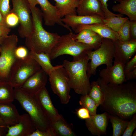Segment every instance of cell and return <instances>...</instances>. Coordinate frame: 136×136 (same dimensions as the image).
Listing matches in <instances>:
<instances>
[{"mask_svg": "<svg viewBox=\"0 0 136 136\" xmlns=\"http://www.w3.org/2000/svg\"><path fill=\"white\" fill-rule=\"evenodd\" d=\"M97 81L103 95V100L100 105L102 111L126 120L136 113L135 82L119 85L106 84L100 78Z\"/></svg>", "mask_w": 136, "mask_h": 136, "instance_id": "obj_1", "label": "cell"}, {"mask_svg": "<svg viewBox=\"0 0 136 136\" xmlns=\"http://www.w3.org/2000/svg\"><path fill=\"white\" fill-rule=\"evenodd\" d=\"M33 22V30L25 38V44L30 50L38 53H44L50 55L60 37L56 33L49 32L43 26V17L38 8L30 6Z\"/></svg>", "mask_w": 136, "mask_h": 136, "instance_id": "obj_2", "label": "cell"}, {"mask_svg": "<svg viewBox=\"0 0 136 136\" xmlns=\"http://www.w3.org/2000/svg\"><path fill=\"white\" fill-rule=\"evenodd\" d=\"M89 60L87 56L79 60H64L62 64L69 77L71 89L77 93L81 95L88 94L91 89L89 78L87 73Z\"/></svg>", "mask_w": 136, "mask_h": 136, "instance_id": "obj_3", "label": "cell"}, {"mask_svg": "<svg viewBox=\"0 0 136 136\" xmlns=\"http://www.w3.org/2000/svg\"><path fill=\"white\" fill-rule=\"evenodd\" d=\"M15 99L29 115L36 129L43 131L52 129L51 123L45 115L35 95L29 94L20 88H14Z\"/></svg>", "mask_w": 136, "mask_h": 136, "instance_id": "obj_4", "label": "cell"}, {"mask_svg": "<svg viewBox=\"0 0 136 136\" xmlns=\"http://www.w3.org/2000/svg\"><path fill=\"white\" fill-rule=\"evenodd\" d=\"M76 37V34L72 32L60 36L49 55L51 60L68 55L73 56V61L77 60L86 56L88 51L94 49L91 46L77 41Z\"/></svg>", "mask_w": 136, "mask_h": 136, "instance_id": "obj_5", "label": "cell"}, {"mask_svg": "<svg viewBox=\"0 0 136 136\" xmlns=\"http://www.w3.org/2000/svg\"><path fill=\"white\" fill-rule=\"evenodd\" d=\"M87 56L91 61L88 63L87 73L90 78L95 75L96 70L100 65L105 64L106 67L112 66L114 56V47L112 40L103 38L101 45L97 49L87 53Z\"/></svg>", "mask_w": 136, "mask_h": 136, "instance_id": "obj_6", "label": "cell"}, {"mask_svg": "<svg viewBox=\"0 0 136 136\" xmlns=\"http://www.w3.org/2000/svg\"><path fill=\"white\" fill-rule=\"evenodd\" d=\"M18 41L15 34L8 35L3 39L0 53V81L9 82L11 70L18 60L15 51Z\"/></svg>", "mask_w": 136, "mask_h": 136, "instance_id": "obj_7", "label": "cell"}, {"mask_svg": "<svg viewBox=\"0 0 136 136\" xmlns=\"http://www.w3.org/2000/svg\"><path fill=\"white\" fill-rule=\"evenodd\" d=\"M41 68L29 55L25 59L17 61L11 71L9 82L14 88H20L29 77Z\"/></svg>", "mask_w": 136, "mask_h": 136, "instance_id": "obj_8", "label": "cell"}, {"mask_svg": "<svg viewBox=\"0 0 136 136\" xmlns=\"http://www.w3.org/2000/svg\"><path fill=\"white\" fill-rule=\"evenodd\" d=\"M48 76L54 93L58 96L61 103L68 104L71 98V88L68 75L63 65H59Z\"/></svg>", "mask_w": 136, "mask_h": 136, "instance_id": "obj_9", "label": "cell"}, {"mask_svg": "<svg viewBox=\"0 0 136 136\" xmlns=\"http://www.w3.org/2000/svg\"><path fill=\"white\" fill-rule=\"evenodd\" d=\"M12 8L10 11L18 16L20 26L18 32L20 36L25 38L31 34L33 22L30 6L27 0H11Z\"/></svg>", "mask_w": 136, "mask_h": 136, "instance_id": "obj_10", "label": "cell"}, {"mask_svg": "<svg viewBox=\"0 0 136 136\" xmlns=\"http://www.w3.org/2000/svg\"><path fill=\"white\" fill-rule=\"evenodd\" d=\"M114 47V62L119 63L124 66L136 51V39L123 41H113Z\"/></svg>", "mask_w": 136, "mask_h": 136, "instance_id": "obj_11", "label": "cell"}, {"mask_svg": "<svg viewBox=\"0 0 136 136\" xmlns=\"http://www.w3.org/2000/svg\"><path fill=\"white\" fill-rule=\"evenodd\" d=\"M6 136H30L36 129L31 118L27 113L20 115L18 122L15 125L7 126Z\"/></svg>", "mask_w": 136, "mask_h": 136, "instance_id": "obj_12", "label": "cell"}, {"mask_svg": "<svg viewBox=\"0 0 136 136\" xmlns=\"http://www.w3.org/2000/svg\"><path fill=\"white\" fill-rule=\"evenodd\" d=\"M99 75L101 80L106 84L119 85L127 81L124 66L118 62H114L112 66L102 69Z\"/></svg>", "mask_w": 136, "mask_h": 136, "instance_id": "obj_13", "label": "cell"}, {"mask_svg": "<svg viewBox=\"0 0 136 136\" xmlns=\"http://www.w3.org/2000/svg\"><path fill=\"white\" fill-rule=\"evenodd\" d=\"M41 8L43 19L45 25L52 26L57 24L67 29L70 32L71 28L62 21L58 14L57 9L48 0H36Z\"/></svg>", "mask_w": 136, "mask_h": 136, "instance_id": "obj_14", "label": "cell"}, {"mask_svg": "<svg viewBox=\"0 0 136 136\" xmlns=\"http://www.w3.org/2000/svg\"><path fill=\"white\" fill-rule=\"evenodd\" d=\"M46 116L52 123L61 116L53 105L49 92L46 87L41 89L35 95Z\"/></svg>", "mask_w": 136, "mask_h": 136, "instance_id": "obj_15", "label": "cell"}, {"mask_svg": "<svg viewBox=\"0 0 136 136\" xmlns=\"http://www.w3.org/2000/svg\"><path fill=\"white\" fill-rule=\"evenodd\" d=\"M109 117V114L106 112L90 115V118L85 120L86 126L93 135L99 136L106 134Z\"/></svg>", "mask_w": 136, "mask_h": 136, "instance_id": "obj_16", "label": "cell"}, {"mask_svg": "<svg viewBox=\"0 0 136 136\" xmlns=\"http://www.w3.org/2000/svg\"><path fill=\"white\" fill-rule=\"evenodd\" d=\"M48 75L41 68L29 77L20 88L29 94L35 95L41 89L45 87Z\"/></svg>", "mask_w": 136, "mask_h": 136, "instance_id": "obj_17", "label": "cell"}, {"mask_svg": "<svg viewBox=\"0 0 136 136\" xmlns=\"http://www.w3.org/2000/svg\"><path fill=\"white\" fill-rule=\"evenodd\" d=\"M76 12L79 16H96L105 18L99 0H80Z\"/></svg>", "mask_w": 136, "mask_h": 136, "instance_id": "obj_18", "label": "cell"}, {"mask_svg": "<svg viewBox=\"0 0 136 136\" xmlns=\"http://www.w3.org/2000/svg\"><path fill=\"white\" fill-rule=\"evenodd\" d=\"M103 18L96 16L69 15L62 18V21L74 31L79 25H89L96 23L104 24Z\"/></svg>", "mask_w": 136, "mask_h": 136, "instance_id": "obj_19", "label": "cell"}, {"mask_svg": "<svg viewBox=\"0 0 136 136\" xmlns=\"http://www.w3.org/2000/svg\"><path fill=\"white\" fill-rule=\"evenodd\" d=\"M86 29L93 31L103 38L110 39L113 41L118 40L117 32L104 24L79 25L77 26L74 31L76 33L78 34L82 30Z\"/></svg>", "mask_w": 136, "mask_h": 136, "instance_id": "obj_20", "label": "cell"}, {"mask_svg": "<svg viewBox=\"0 0 136 136\" xmlns=\"http://www.w3.org/2000/svg\"><path fill=\"white\" fill-rule=\"evenodd\" d=\"M0 117L7 126H12L18 122L20 115L12 103L0 104Z\"/></svg>", "mask_w": 136, "mask_h": 136, "instance_id": "obj_21", "label": "cell"}, {"mask_svg": "<svg viewBox=\"0 0 136 136\" xmlns=\"http://www.w3.org/2000/svg\"><path fill=\"white\" fill-rule=\"evenodd\" d=\"M119 2L112 6V10L127 15L130 21H136V0H122Z\"/></svg>", "mask_w": 136, "mask_h": 136, "instance_id": "obj_22", "label": "cell"}, {"mask_svg": "<svg viewBox=\"0 0 136 136\" xmlns=\"http://www.w3.org/2000/svg\"><path fill=\"white\" fill-rule=\"evenodd\" d=\"M59 17L77 15L76 8L80 0H54Z\"/></svg>", "mask_w": 136, "mask_h": 136, "instance_id": "obj_23", "label": "cell"}, {"mask_svg": "<svg viewBox=\"0 0 136 136\" xmlns=\"http://www.w3.org/2000/svg\"><path fill=\"white\" fill-rule=\"evenodd\" d=\"M51 127L56 136H75L72 124L68 123L61 115L58 120L51 123Z\"/></svg>", "mask_w": 136, "mask_h": 136, "instance_id": "obj_24", "label": "cell"}, {"mask_svg": "<svg viewBox=\"0 0 136 136\" xmlns=\"http://www.w3.org/2000/svg\"><path fill=\"white\" fill-rule=\"evenodd\" d=\"M29 55L48 75L59 66V65L55 66L52 65L49 56L47 54L43 53H38L30 51Z\"/></svg>", "mask_w": 136, "mask_h": 136, "instance_id": "obj_25", "label": "cell"}, {"mask_svg": "<svg viewBox=\"0 0 136 136\" xmlns=\"http://www.w3.org/2000/svg\"><path fill=\"white\" fill-rule=\"evenodd\" d=\"M14 99V88L11 84L0 81V104L12 103Z\"/></svg>", "mask_w": 136, "mask_h": 136, "instance_id": "obj_26", "label": "cell"}, {"mask_svg": "<svg viewBox=\"0 0 136 136\" xmlns=\"http://www.w3.org/2000/svg\"><path fill=\"white\" fill-rule=\"evenodd\" d=\"M109 120L112 124L113 136L122 135L127 125L128 121L118 116L109 114Z\"/></svg>", "mask_w": 136, "mask_h": 136, "instance_id": "obj_27", "label": "cell"}, {"mask_svg": "<svg viewBox=\"0 0 136 136\" xmlns=\"http://www.w3.org/2000/svg\"><path fill=\"white\" fill-rule=\"evenodd\" d=\"M129 18L122 16H112L103 19L104 24L117 32Z\"/></svg>", "mask_w": 136, "mask_h": 136, "instance_id": "obj_28", "label": "cell"}, {"mask_svg": "<svg viewBox=\"0 0 136 136\" xmlns=\"http://www.w3.org/2000/svg\"><path fill=\"white\" fill-rule=\"evenodd\" d=\"M91 89L88 94L98 107L102 103L103 95L97 81H93L90 83Z\"/></svg>", "mask_w": 136, "mask_h": 136, "instance_id": "obj_29", "label": "cell"}, {"mask_svg": "<svg viewBox=\"0 0 136 136\" xmlns=\"http://www.w3.org/2000/svg\"><path fill=\"white\" fill-rule=\"evenodd\" d=\"M79 104L82 107L85 108L88 110L90 115L96 114L98 106L88 94L82 95Z\"/></svg>", "mask_w": 136, "mask_h": 136, "instance_id": "obj_30", "label": "cell"}, {"mask_svg": "<svg viewBox=\"0 0 136 136\" xmlns=\"http://www.w3.org/2000/svg\"><path fill=\"white\" fill-rule=\"evenodd\" d=\"M130 20L127 19L117 32L118 40L123 41L131 39L130 30Z\"/></svg>", "mask_w": 136, "mask_h": 136, "instance_id": "obj_31", "label": "cell"}, {"mask_svg": "<svg viewBox=\"0 0 136 136\" xmlns=\"http://www.w3.org/2000/svg\"><path fill=\"white\" fill-rule=\"evenodd\" d=\"M103 38L100 36L96 34L82 40H76L78 42L91 46L94 48V50H95L100 46Z\"/></svg>", "mask_w": 136, "mask_h": 136, "instance_id": "obj_32", "label": "cell"}, {"mask_svg": "<svg viewBox=\"0 0 136 136\" xmlns=\"http://www.w3.org/2000/svg\"><path fill=\"white\" fill-rule=\"evenodd\" d=\"M6 24L9 27H13L16 26L19 23V18L17 15L10 11L5 18Z\"/></svg>", "mask_w": 136, "mask_h": 136, "instance_id": "obj_33", "label": "cell"}, {"mask_svg": "<svg viewBox=\"0 0 136 136\" xmlns=\"http://www.w3.org/2000/svg\"><path fill=\"white\" fill-rule=\"evenodd\" d=\"M136 127V114H134L130 120L128 122L122 136H131Z\"/></svg>", "mask_w": 136, "mask_h": 136, "instance_id": "obj_34", "label": "cell"}, {"mask_svg": "<svg viewBox=\"0 0 136 136\" xmlns=\"http://www.w3.org/2000/svg\"><path fill=\"white\" fill-rule=\"evenodd\" d=\"M15 54L17 59H24L29 56V52L25 47L21 46L16 48L15 51Z\"/></svg>", "mask_w": 136, "mask_h": 136, "instance_id": "obj_35", "label": "cell"}, {"mask_svg": "<svg viewBox=\"0 0 136 136\" xmlns=\"http://www.w3.org/2000/svg\"><path fill=\"white\" fill-rule=\"evenodd\" d=\"M101 3L102 8L105 15V18L112 16H123V15L119 14H116L112 13L108 8L107 2L109 0H99Z\"/></svg>", "mask_w": 136, "mask_h": 136, "instance_id": "obj_36", "label": "cell"}, {"mask_svg": "<svg viewBox=\"0 0 136 136\" xmlns=\"http://www.w3.org/2000/svg\"><path fill=\"white\" fill-rule=\"evenodd\" d=\"M10 0H0V10L5 19L11 10Z\"/></svg>", "mask_w": 136, "mask_h": 136, "instance_id": "obj_37", "label": "cell"}, {"mask_svg": "<svg viewBox=\"0 0 136 136\" xmlns=\"http://www.w3.org/2000/svg\"><path fill=\"white\" fill-rule=\"evenodd\" d=\"M96 34L90 30L84 29L82 30L79 33L76 34V40H82L90 36Z\"/></svg>", "mask_w": 136, "mask_h": 136, "instance_id": "obj_38", "label": "cell"}, {"mask_svg": "<svg viewBox=\"0 0 136 136\" xmlns=\"http://www.w3.org/2000/svg\"><path fill=\"white\" fill-rule=\"evenodd\" d=\"M136 68V55L130 60L128 61L124 67L125 74Z\"/></svg>", "mask_w": 136, "mask_h": 136, "instance_id": "obj_39", "label": "cell"}, {"mask_svg": "<svg viewBox=\"0 0 136 136\" xmlns=\"http://www.w3.org/2000/svg\"><path fill=\"white\" fill-rule=\"evenodd\" d=\"M78 117L82 119H86L90 118V115L88 110L86 108L82 107L76 110Z\"/></svg>", "mask_w": 136, "mask_h": 136, "instance_id": "obj_40", "label": "cell"}, {"mask_svg": "<svg viewBox=\"0 0 136 136\" xmlns=\"http://www.w3.org/2000/svg\"><path fill=\"white\" fill-rule=\"evenodd\" d=\"M30 136H56V135L52 129L47 131H43L36 129Z\"/></svg>", "mask_w": 136, "mask_h": 136, "instance_id": "obj_41", "label": "cell"}, {"mask_svg": "<svg viewBox=\"0 0 136 136\" xmlns=\"http://www.w3.org/2000/svg\"><path fill=\"white\" fill-rule=\"evenodd\" d=\"M10 28L6 25H0V38H4L8 35Z\"/></svg>", "mask_w": 136, "mask_h": 136, "instance_id": "obj_42", "label": "cell"}, {"mask_svg": "<svg viewBox=\"0 0 136 136\" xmlns=\"http://www.w3.org/2000/svg\"><path fill=\"white\" fill-rule=\"evenodd\" d=\"M130 30L131 39H136V21H130Z\"/></svg>", "mask_w": 136, "mask_h": 136, "instance_id": "obj_43", "label": "cell"}, {"mask_svg": "<svg viewBox=\"0 0 136 136\" xmlns=\"http://www.w3.org/2000/svg\"><path fill=\"white\" fill-rule=\"evenodd\" d=\"M126 81L130 80L136 78V68L132 70L125 74Z\"/></svg>", "mask_w": 136, "mask_h": 136, "instance_id": "obj_44", "label": "cell"}, {"mask_svg": "<svg viewBox=\"0 0 136 136\" xmlns=\"http://www.w3.org/2000/svg\"><path fill=\"white\" fill-rule=\"evenodd\" d=\"M27 1L31 7H36L37 5L38 4L36 0H27Z\"/></svg>", "mask_w": 136, "mask_h": 136, "instance_id": "obj_45", "label": "cell"}, {"mask_svg": "<svg viewBox=\"0 0 136 136\" xmlns=\"http://www.w3.org/2000/svg\"><path fill=\"white\" fill-rule=\"evenodd\" d=\"M7 126L0 117V129H2L3 128L8 129Z\"/></svg>", "mask_w": 136, "mask_h": 136, "instance_id": "obj_46", "label": "cell"}, {"mask_svg": "<svg viewBox=\"0 0 136 136\" xmlns=\"http://www.w3.org/2000/svg\"><path fill=\"white\" fill-rule=\"evenodd\" d=\"M0 25H7L5 22V19L3 16V15L0 10Z\"/></svg>", "mask_w": 136, "mask_h": 136, "instance_id": "obj_47", "label": "cell"}, {"mask_svg": "<svg viewBox=\"0 0 136 136\" xmlns=\"http://www.w3.org/2000/svg\"><path fill=\"white\" fill-rule=\"evenodd\" d=\"M4 38H0V52H1V43L2 40Z\"/></svg>", "mask_w": 136, "mask_h": 136, "instance_id": "obj_48", "label": "cell"}, {"mask_svg": "<svg viewBox=\"0 0 136 136\" xmlns=\"http://www.w3.org/2000/svg\"><path fill=\"white\" fill-rule=\"evenodd\" d=\"M132 135L133 136H136V131H135L134 133L132 134Z\"/></svg>", "mask_w": 136, "mask_h": 136, "instance_id": "obj_49", "label": "cell"}, {"mask_svg": "<svg viewBox=\"0 0 136 136\" xmlns=\"http://www.w3.org/2000/svg\"><path fill=\"white\" fill-rule=\"evenodd\" d=\"M116 0L119 2L120 1H121L122 0Z\"/></svg>", "mask_w": 136, "mask_h": 136, "instance_id": "obj_50", "label": "cell"}]
</instances>
